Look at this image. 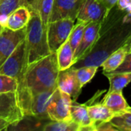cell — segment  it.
I'll use <instances>...</instances> for the list:
<instances>
[{"instance_id":"cell-20","label":"cell","mask_w":131,"mask_h":131,"mask_svg":"<svg viewBox=\"0 0 131 131\" xmlns=\"http://www.w3.org/2000/svg\"><path fill=\"white\" fill-rule=\"evenodd\" d=\"M53 3L54 0H36L31 8V11L38 12L42 23L46 28L49 21Z\"/></svg>"},{"instance_id":"cell-31","label":"cell","mask_w":131,"mask_h":131,"mask_svg":"<svg viewBox=\"0 0 131 131\" xmlns=\"http://www.w3.org/2000/svg\"><path fill=\"white\" fill-rule=\"evenodd\" d=\"M9 127H10V124L7 121L0 118V131L6 130L8 129Z\"/></svg>"},{"instance_id":"cell-28","label":"cell","mask_w":131,"mask_h":131,"mask_svg":"<svg viewBox=\"0 0 131 131\" xmlns=\"http://www.w3.org/2000/svg\"><path fill=\"white\" fill-rule=\"evenodd\" d=\"M96 131H119V130L111 122L103 121L95 124Z\"/></svg>"},{"instance_id":"cell-15","label":"cell","mask_w":131,"mask_h":131,"mask_svg":"<svg viewBox=\"0 0 131 131\" xmlns=\"http://www.w3.org/2000/svg\"><path fill=\"white\" fill-rule=\"evenodd\" d=\"M102 103L114 113V116L127 112L130 107L123 95V91H113L106 94Z\"/></svg>"},{"instance_id":"cell-1","label":"cell","mask_w":131,"mask_h":131,"mask_svg":"<svg viewBox=\"0 0 131 131\" xmlns=\"http://www.w3.org/2000/svg\"><path fill=\"white\" fill-rule=\"evenodd\" d=\"M56 52L32 63L27 67L18 82V99L45 91L55 90L59 74Z\"/></svg>"},{"instance_id":"cell-33","label":"cell","mask_w":131,"mask_h":131,"mask_svg":"<svg viewBox=\"0 0 131 131\" xmlns=\"http://www.w3.org/2000/svg\"><path fill=\"white\" fill-rule=\"evenodd\" d=\"M122 46H124L125 48H127V50L130 49V48L131 47V33L128 35V37L127 38H125V40L124 41Z\"/></svg>"},{"instance_id":"cell-7","label":"cell","mask_w":131,"mask_h":131,"mask_svg":"<svg viewBox=\"0 0 131 131\" xmlns=\"http://www.w3.org/2000/svg\"><path fill=\"white\" fill-rule=\"evenodd\" d=\"M24 117L18 104L17 92L0 94V118L7 121L10 126L20 122Z\"/></svg>"},{"instance_id":"cell-16","label":"cell","mask_w":131,"mask_h":131,"mask_svg":"<svg viewBox=\"0 0 131 131\" xmlns=\"http://www.w3.org/2000/svg\"><path fill=\"white\" fill-rule=\"evenodd\" d=\"M127 52V48L121 45L111 53L100 65L103 69V72H112L116 70L123 63Z\"/></svg>"},{"instance_id":"cell-27","label":"cell","mask_w":131,"mask_h":131,"mask_svg":"<svg viewBox=\"0 0 131 131\" xmlns=\"http://www.w3.org/2000/svg\"><path fill=\"white\" fill-rule=\"evenodd\" d=\"M131 72V53L127 52L123 63L111 73H130Z\"/></svg>"},{"instance_id":"cell-14","label":"cell","mask_w":131,"mask_h":131,"mask_svg":"<svg viewBox=\"0 0 131 131\" xmlns=\"http://www.w3.org/2000/svg\"><path fill=\"white\" fill-rule=\"evenodd\" d=\"M30 18L31 10L25 5H19L8 16L5 27L13 31L20 30L26 27Z\"/></svg>"},{"instance_id":"cell-8","label":"cell","mask_w":131,"mask_h":131,"mask_svg":"<svg viewBox=\"0 0 131 131\" xmlns=\"http://www.w3.org/2000/svg\"><path fill=\"white\" fill-rule=\"evenodd\" d=\"M101 27L102 21H91L86 25L81 41L74 53V64L85 58L92 51L100 37Z\"/></svg>"},{"instance_id":"cell-19","label":"cell","mask_w":131,"mask_h":131,"mask_svg":"<svg viewBox=\"0 0 131 131\" xmlns=\"http://www.w3.org/2000/svg\"><path fill=\"white\" fill-rule=\"evenodd\" d=\"M56 54L59 71L68 69L74 65V51L71 47L68 39L58 48Z\"/></svg>"},{"instance_id":"cell-2","label":"cell","mask_w":131,"mask_h":131,"mask_svg":"<svg viewBox=\"0 0 131 131\" xmlns=\"http://www.w3.org/2000/svg\"><path fill=\"white\" fill-rule=\"evenodd\" d=\"M25 70L32 63L51 54L47 38V28L35 11H31V18L26 25L25 35Z\"/></svg>"},{"instance_id":"cell-23","label":"cell","mask_w":131,"mask_h":131,"mask_svg":"<svg viewBox=\"0 0 131 131\" xmlns=\"http://www.w3.org/2000/svg\"><path fill=\"white\" fill-rule=\"evenodd\" d=\"M76 68V74L77 78L82 87L89 83L92 78L94 77L96 72L97 71L98 66L95 65H88V66H82Z\"/></svg>"},{"instance_id":"cell-35","label":"cell","mask_w":131,"mask_h":131,"mask_svg":"<svg viewBox=\"0 0 131 131\" xmlns=\"http://www.w3.org/2000/svg\"><path fill=\"white\" fill-rule=\"evenodd\" d=\"M128 52H130V53H131V47L130 48V49L128 50Z\"/></svg>"},{"instance_id":"cell-3","label":"cell","mask_w":131,"mask_h":131,"mask_svg":"<svg viewBox=\"0 0 131 131\" xmlns=\"http://www.w3.org/2000/svg\"><path fill=\"white\" fill-rule=\"evenodd\" d=\"M54 91V90L45 91L18 99L24 117L48 119L47 115V107Z\"/></svg>"},{"instance_id":"cell-13","label":"cell","mask_w":131,"mask_h":131,"mask_svg":"<svg viewBox=\"0 0 131 131\" xmlns=\"http://www.w3.org/2000/svg\"><path fill=\"white\" fill-rule=\"evenodd\" d=\"M88 104H78L75 101L72 102L71 106V117L80 127L79 131H96L95 125L89 117L88 112Z\"/></svg>"},{"instance_id":"cell-10","label":"cell","mask_w":131,"mask_h":131,"mask_svg":"<svg viewBox=\"0 0 131 131\" xmlns=\"http://www.w3.org/2000/svg\"><path fill=\"white\" fill-rule=\"evenodd\" d=\"M109 14L101 0H83L76 21H103Z\"/></svg>"},{"instance_id":"cell-4","label":"cell","mask_w":131,"mask_h":131,"mask_svg":"<svg viewBox=\"0 0 131 131\" xmlns=\"http://www.w3.org/2000/svg\"><path fill=\"white\" fill-rule=\"evenodd\" d=\"M72 99L69 94L57 88L51 94L47 107V115L50 121H70Z\"/></svg>"},{"instance_id":"cell-11","label":"cell","mask_w":131,"mask_h":131,"mask_svg":"<svg viewBox=\"0 0 131 131\" xmlns=\"http://www.w3.org/2000/svg\"><path fill=\"white\" fill-rule=\"evenodd\" d=\"M57 86L61 91L69 94L73 101H76L83 88L77 78L76 68L74 67L59 71Z\"/></svg>"},{"instance_id":"cell-17","label":"cell","mask_w":131,"mask_h":131,"mask_svg":"<svg viewBox=\"0 0 131 131\" xmlns=\"http://www.w3.org/2000/svg\"><path fill=\"white\" fill-rule=\"evenodd\" d=\"M88 112L94 125L103 121H110L114 116V113L102 102L88 106Z\"/></svg>"},{"instance_id":"cell-25","label":"cell","mask_w":131,"mask_h":131,"mask_svg":"<svg viewBox=\"0 0 131 131\" xmlns=\"http://www.w3.org/2000/svg\"><path fill=\"white\" fill-rule=\"evenodd\" d=\"M110 121L119 131H131V107L128 112L115 115Z\"/></svg>"},{"instance_id":"cell-26","label":"cell","mask_w":131,"mask_h":131,"mask_svg":"<svg viewBox=\"0 0 131 131\" xmlns=\"http://www.w3.org/2000/svg\"><path fill=\"white\" fill-rule=\"evenodd\" d=\"M18 81L10 76L0 74V94L17 91Z\"/></svg>"},{"instance_id":"cell-34","label":"cell","mask_w":131,"mask_h":131,"mask_svg":"<svg viewBox=\"0 0 131 131\" xmlns=\"http://www.w3.org/2000/svg\"><path fill=\"white\" fill-rule=\"evenodd\" d=\"M3 28H4V25H2V24H0V34H1V32L2 31Z\"/></svg>"},{"instance_id":"cell-32","label":"cell","mask_w":131,"mask_h":131,"mask_svg":"<svg viewBox=\"0 0 131 131\" xmlns=\"http://www.w3.org/2000/svg\"><path fill=\"white\" fill-rule=\"evenodd\" d=\"M36 0H20V5H25L30 10Z\"/></svg>"},{"instance_id":"cell-24","label":"cell","mask_w":131,"mask_h":131,"mask_svg":"<svg viewBox=\"0 0 131 131\" xmlns=\"http://www.w3.org/2000/svg\"><path fill=\"white\" fill-rule=\"evenodd\" d=\"M20 5V0H0V24L4 25L8 16Z\"/></svg>"},{"instance_id":"cell-12","label":"cell","mask_w":131,"mask_h":131,"mask_svg":"<svg viewBox=\"0 0 131 131\" xmlns=\"http://www.w3.org/2000/svg\"><path fill=\"white\" fill-rule=\"evenodd\" d=\"M82 2L83 0H54L48 22L63 18L76 21Z\"/></svg>"},{"instance_id":"cell-22","label":"cell","mask_w":131,"mask_h":131,"mask_svg":"<svg viewBox=\"0 0 131 131\" xmlns=\"http://www.w3.org/2000/svg\"><path fill=\"white\" fill-rule=\"evenodd\" d=\"M88 23L89 22L84 21H77V23L74 24L71 31V34L68 37V41L71 45L72 50L74 51V53L78 48L81 41L84 28Z\"/></svg>"},{"instance_id":"cell-6","label":"cell","mask_w":131,"mask_h":131,"mask_svg":"<svg viewBox=\"0 0 131 131\" xmlns=\"http://www.w3.org/2000/svg\"><path fill=\"white\" fill-rule=\"evenodd\" d=\"M25 71V41L16 47L11 55L0 67V74L15 78L18 83Z\"/></svg>"},{"instance_id":"cell-9","label":"cell","mask_w":131,"mask_h":131,"mask_svg":"<svg viewBox=\"0 0 131 131\" xmlns=\"http://www.w3.org/2000/svg\"><path fill=\"white\" fill-rule=\"evenodd\" d=\"M25 35L26 27L17 31L4 27L0 34V67L25 38Z\"/></svg>"},{"instance_id":"cell-5","label":"cell","mask_w":131,"mask_h":131,"mask_svg":"<svg viewBox=\"0 0 131 131\" xmlns=\"http://www.w3.org/2000/svg\"><path fill=\"white\" fill-rule=\"evenodd\" d=\"M74 24L75 21L71 18H63L48 22L47 38L51 53L56 52L68 39Z\"/></svg>"},{"instance_id":"cell-21","label":"cell","mask_w":131,"mask_h":131,"mask_svg":"<svg viewBox=\"0 0 131 131\" xmlns=\"http://www.w3.org/2000/svg\"><path fill=\"white\" fill-rule=\"evenodd\" d=\"M80 127L72 120L53 121L46 124L42 130L44 131H79Z\"/></svg>"},{"instance_id":"cell-18","label":"cell","mask_w":131,"mask_h":131,"mask_svg":"<svg viewBox=\"0 0 131 131\" xmlns=\"http://www.w3.org/2000/svg\"><path fill=\"white\" fill-rule=\"evenodd\" d=\"M110 82V88L107 94L113 91H123L131 82V72L130 73H111L103 72Z\"/></svg>"},{"instance_id":"cell-30","label":"cell","mask_w":131,"mask_h":131,"mask_svg":"<svg viewBox=\"0 0 131 131\" xmlns=\"http://www.w3.org/2000/svg\"><path fill=\"white\" fill-rule=\"evenodd\" d=\"M101 1L103 2V4L107 8L108 12H110L111 10L117 5V2L118 0H101Z\"/></svg>"},{"instance_id":"cell-29","label":"cell","mask_w":131,"mask_h":131,"mask_svg":"<svg viewBox=\"0 0 131 131\" xmlns=\"http://www.w3.org/2000/svg\"><path fill=\"white\" fill-rule=\"evenodd\" d=\"M121 11L126 12L131 15V0H118L117 5Z\"/></svg>"}]
</instances>
